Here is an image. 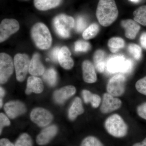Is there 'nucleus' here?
Listing matches in <instances>:
<instances>
[{
    "label": "nucleus",
    "instance_id": "c85d7f7f",
    "mask_svg": "<svg viewBox=\"0 0 146 146\" xmlns=\"http://www.w3.org/2000/svg\"><path fill=\"white\" fill-rule=\"evenodd\" d=\"M14 146H33L31 137L27 133H23L16 141Z\"/></svg>",
    "mask_w": 146,
    "mask_h": 146
},
{
    "label": "nucleus",
    "instance_id": "393cba45",
    "mask_svg": "<svg viewBox=\"0 0 146 146\" xmlns=\"http://www.w3.org/2000/svg\"><path fill=\"white\" fill-rule=\"evenodd\" d=\"M134 21L144 26H146V5H143L134 11Z\"/></svg>",
    "mask_w": 146,
    "mask_h": 146
},
{
    "label": "nucleus",
    "instance_id": "20e7f679",
    "mask_svg": "<svg viewBox=\"0 0 146 146\" xmlns=\"http://www.w3.org/2000/svg\"><path fill=\"white\" fill-rule=\"evenodd\" d=\"M74 19L65 14H60L53 19V25L56 32L60 37L67 38L70 37L71 30L74 27Z\"/></svg>",
    "mask_w": 146,
    "mask_h": 146
},
{
    "label": "nucleus",
    "instance_id": "f03ea898",
    "mask_svg": "<svg viewBox=\"0 0 146 146\" xmlns=\"http://www.w3.org/2000/svg\"><path fill=\"white\" fill-rule=\"evenodd\" d=\"M31 35L35 44L40 49L46 50L50 47L52 42L51 35L44 24H35L31 29Z\"/></svg>",
    "mask_w": 146,
    "mask_h": 146
},
{
    "label": "nucleus",
    "instance_id": "f704fd0d",
    "mask_svg": "<svg viewBox=\"0 0 146 146\" xmlns=\"http://www.w3.org/2000/svg\"><path fill=\"white\" fill-rule=\"evenodd\" d=\"M10 124V122L8 118L3 113L0 114V131L1 133L3 127Z\"/></svg>",
    "mask_w": 146,
    "mask_h": 146
},
{
    "label": "nucleus",
    "instance_id": "1a4fd4ad",
    "mask_svg": "<svg viewBox=\"0 0 146 146\" xmlns=\"http://www.w3.org/2000/svg\"><path fill=\"white\" fill-rule=\"evenodd\" d=\"M20 28L19 23L14 19H5L0 25V42H3Z\"/></svg>",
    "mask_w": 146,
    "mask_h": 146
},
{
    "label": "nucleus",
    "instance_id": "72a5a7b5",
    "mask_svg": "<svg viewBox=\"0 0 146 146\" xmlns=\"http://www.w3.org/2000/svg\"><path fill=\"white\" fill-rule=\"evenodd\" d=\"M137 112L139 117L146 120V102L138 106L137 108Z\"/></svg>",
    "mask_w": 146,
    "mask_h": 146
},
{
    "label": "nucleus",
    "instance_id": "58836bf2",
    "mask_svg": "<svg viewBox=\"0 0 146 146\" xmlns=\"http://www.w3.org/2000/svg\"><path fill=\"white\" fill-rule=\"evenodd\" d=\"M132 146H146V138L141 143H136Z\"/></svg>",
    "mask_w": 146,
    "mask_h": 146
},
{
    "label": "nucleus",
    "instance_id": "cd10ccee",
    "mask_svg": "<svg viewBox=\"0 0 146 146\" xmlns=\"http://www.w3.org/2000/svg\"><path fill=\"white\" fill-rule=\"evenodd\" d=\"M127 50L134 59L136 60L141 59L142 51L140 46L135 44H130L128 46Z\"/></svg>",
    "mask_w": 146,
    "mask_h": 146
},
{
    "label": "nucleus",
    "instance_id": "b1692460",
    "mask_svg": "<svg viewBox=\"0 0 146 146\" xmlns=\"http://www.w3.org/2000/svg\"><path fill=\"white\" fill-rule=\"evenodd\" d=\"M124 40L119 37H114L109 39L108 46L111 52L113 53L117 52L124 47Z\"/></svg>",
    "mask_w": 146,
    "mask_h": 146
},
{
    "label": "nucleus",
    "instance_id": "7c9ffc66",
    "mask_svg": "<svg viewBox=\"0 0 146 146\" xmlns=\"http://www.w3.org/2000/svg\"><path fill=\"white\" fill-rule=\"evenodd\" d=\"M81 146H104L102 142L94 136H90L84 138Z\"/></svg>",
    "mask_w": 146,
    "mask_h": 146
},
{
    "label": "nucleus",
    "instance_id": "a19ab883",
    "mask_svg": "<svg viewBox=\"0 0 146 146\" xmlns=\"http://www.w3.org/2000/svg\"><path fill=\"white\" fill-rule=\"evenodd\" d=\"M139 1V0H130V1H131V2L134 3L138 2Z\"/></svg>",
    "mask_w": 146,
    "mask_h": 146
},
{
    "label": "nucleus",
    "instance_id": "473e14b6",
    "mask_svg": "<svg viewBox=\"0 0 146 146\" xmlns=\"http://www.w3.org/2000/svg\"><path fill=\"white\" fill-rule=\"evenodd\" d=\"M135 86L138 92L146 96V76L138 80Z\"/></svg>",
    "mask_w": 146,
    "mask_h": 146
},
{
    "label": "nucleus",
    "instance_id": "a211bd4d",
    "mask_svg": "<svg viewBox=\"0 0 146 146\" xmlns=\"http://www.w3.org/2000/svg\"><path fill=\"white\" fill-rule=\"evenodd\" d=\"M71 55L70 52L68 47L63 46L60 48L58 61L61 67L66 70H70L74 66V62Z\"/></svg>",
    "mask_w": 146,
    "mask_h": 146
},
{
    "label": "nucleus",
    "instance_id": "c756f323",
    "mask_svg": "<svg viewBox=\"0 0 146 146\" xmlns=\"http://www.w3.org/2000/svg\"><path fill=\"white\" fill-rule=\"evenodd\" d=\"M90 49V44L86 41L79 40L75 43L74 50L76 52H86Z\"/></svg>",
    "mask_w": 146,
    "mask_h": 146
},
{
    "label": "nucleus",
    "instance_id": "bb28decb",
    "mask_svg": "<svg viewBox=\"0 0 146 146\" xmlns=\"http://www.w3.org/2000/svg\"><path fill=\"white\" fill-rule=\"evenodd\" d=\"M99 31V27L98 24H91L84 31L82 36L84 39L86 40L92 39L96 36Z\"/></svg>",
    "mask_w": 146,
    "mask_h": 146
},
{
    "label": "nucleus",
    "instance_id": "39448f33",
    "mask_svg": "<svg viewBox=\"0 0 146 146\" xmlns=\"http://www.w3.org/2000/svg\"><path fill=\"white\" fill-rule=\"evenodd\" d=\"M133 63L123 56H116L110 58L106 63V68L110 73L128 74L132 70Z\"/></svg>",
    "mask_w": 146,
    "mask_h": 146
},
{
    "label": "nucleus",
    "instance_id": "423d86ee",
    "mask_svg": "<svg viewBox=\"0 0 146 146\" xmlns=\"http://www.w3.org/2000/svg\"><path fill=\"white\" fill-rule=\"evenodd\" d=\"M125 77L122 74L113 76L108 82V93L115 97L122 96L125 91Z\"/></svg>",
    "mask_w": 146,
    "mask_h": 146
},
{
    "label": "nucleus",
    "instance_id": "4c0bfd02",
    "mask_svg": "<svg viewBox=\"0 0 146 146\" xmlns=\"http://www.w3.org/2000/svg\"><path fill=\"white\" fill-rule=\"evenodd\" d=\"M0 146H14L8 139L6 138H2L0 141Z\"/></svg>",
    "mask_w": 146,
    "mask_h": 146
},
{
    "label": "nucleus",
    "instance_id": "c9c22d12",
    "mask_svg": "<svg viewBox=\"0 0 146 146\" xmlns=\"http://www.w3.org/2000/svg\"><path fill=\"white\" fill-rule=\"evenodd\" d=\"M60 48L58 47H56L53 49L50 54V57L51 59L54 61L57 62L58 61V55L60 52Z\"/></svg>",
    "mask_w": 146,
    "mask_h": 146
},
{
    "label": "nucleus",
    "instance_id": "f3484780",
    "mask_svg": "<svg viewBox=\"0 0 146 146\" xmlns=\"http://www.w3.org/2000/svg\"><path fill=\"white\" fill-rule=\"evenodd\" d=\"M29 72L33 76H39L44 73V68L40 60V55L38 53L33 55L30 63Z\"/></svg>",
    "mask_w": 146,
    "mask_h": 146
},
{
    "label": "nucleus",
    "instance_id": "ea45409f",
    "mask_svg": "<svg viewBox=\"0 0 146 146\" xmlns=\"http://www.w3.org/2000/svg\"><path fill=\"white\" fill-rule=\"evenodd\" d=\"M0 94H1V97H3L5 95V91L2 87H1L0 89Z\"/></svg>",
    "mask_w": 146,
    "mask_h": 146
},
{
    "label": "nucleus",
    "instance_id": "0eeeda50",
    "mask_svg": "<svg viewBox=\"0 0 146 146\" xmlns=\"http://www.w3.org/2000/svg\"><path fill=\"white\" fill-rule=\"evenodd\" d=\"M13 62L16 78L18 81L23 82L29 70L30 60L29 56L25 54H18L14 56Z\"/></svg>",
    "mask_w": 146,
    "mask_h": 146
},
{
    "label": "nucleus",
    "instance_id": "f257e3e1",
    "mask_svg": "<svg viewBox=\"0 0 146 146\" xmlns=\"http://www.w3.org/2000/svg\"><path fill=\"white\" fill-rule=\"evenodd\" d=\"M96 17L102 26H109L114 23L119 15L115 0H100L96 9Z\"/></svg>",
    "mask_w": 146,
    "mask_h": 146
},
{
    "label": "nucleus",
    "instance_id": "dca6fc26",
    "mask_svg": "<svg viewBox=\"0 0 146 146\" xmlns=\"http://www.w3.org/2000/svg\"><path fill=\"white\" fill-rule=\"evenodd\" d=\"M76 89L74 86L69 85L55 91L54 98L55 101L58 104H62L69 98L74 95Z\"/></svg>",
    "mask_w": 146,
    "mask_h": 146
},
{
    "label": "nucleus",
    "instance_id": "412c9836",
    "mask_svg": "<svg viewBox=\"0 0 146 146\" xmlns=\"http://www.w3.org/2000/svg\"><path fill=\"white\" fill-rule=\"evenodd\" d=\"M84 112L81 99L76 97L74 100L69 110V117L71 120H74L78 115Z\"/></svg>",
    "mask_w": 146,
    "mask_h": 146
},
{
    "label": "nucleus",
    "instance_id": "9d476101",
    "mask_svg": "<svg viewBox=\"0 0 146 146\" xmlns=\"http://www.w3.org/2000/svg\"><path fill=\"white\" fill-rule=\"evenodd\" d=\"M30 116L32 121L40 127L48 125L53 119L52 115L48 111L40 108L33 109Z\"/></svg>",
    "mask_w": 146,
    "mask_h": 146
},
{
    "label": "nucleus",
    "instance_id": "79ce46f5",
    "mask_svg": "<svg viewBox=\"0 0 146 146\" xmlns=\"http://www.w3.org/2000/svg\"><path fill=\"white\" fill-rule=\"evenodd\" d=\"M2 106V100L1 98V107Z\"/></svg>",
    "mask_w": 146,
    "mask_h": 146
},
{
    "label": "nucleus",
    "instance_id": "9b49d317",
    "mask_svg": "<svg viewBox=\"0 0 146 146\" xmlns=\"http://www.w3.org/2000/svg\"><path fill=\"white\" fill-rule=\"evenodd\" d=\"M121 105V100L108 93H105L103 96L102 102L100 110L102 113L107 114L119 109Z\"/></svg>",
    "mask_w": 146,
    "mask_h": 146
},
{
    "label": "nucleus",
    "instance_id": "ddd939ff",
    "mask_svg": "<svg viewBox=\"0 0 146 146\" xmlns=\"http://www.w3.org/2000/svg\"><path fill=\"white\" fill-rule=\"evenodd\" d=\"M57 131V127L55 125L45 128L36 137V143L40 145H46L56 136Z\"/></svg>",
    "mask_w": 146,
    "mask_h": 146
},
{
    "label": "nucleus",
    "instance_id": "4468645a",
    "mask_svg": "<svg viewBox=\"0 0 146 146\" xmlns=\"http://www.w3.org/2000/svg\"><path fill=\"white\" fill-rule=\"evenodd\" d=\"M121 25L125 30L126 37L130 39H135L141 29L138 23L131 19L123 20Z\"/></svg>",
    "mask_w": 146,
    "mask_h": 146
},
{
    "label": "nucleus",
    "instance_id": "a878e982",
    "mask_svg": "<svg viewBox=\"0 0 146 146\" xmlns=\"http://www.w3.org/2000/svg\"><path fill=\"white\" fill-rule=\"evenodd\" d=\"M43 78L50 86H54L57 81L56 72L53 68L48 69L43 74Z\"/></svg>",
    "mask_w": 146,
    "mask_h": 146
},
{
    "label": "nucleus",
    "instance_id": "2eb2a0df",
    "mask_svg": "<svg viewBox=\"0 0 146 146\" xmlns=\"http://www.w3.org/2000/svg\"><path fill=\"white\" fill-rule=\"evenodd\" d=\"M82 74L84 80L88 83H93L97 81V77L95 67L88 60L83 61L82 64Z\"/></svg>",
    "mask_w": 146,
    "mask_h": 146
},
{
    "label": "nucleus",
    "instance_id": "e433bc0d",
    "mask_svg": "<svg viewBox=\"0 0 146 146\" xmlns=\"http://www.w3.org/2000/svg\"><path fill=\"white\" fill-rule=\"evenodd\" d=\"M140 43L141 46L145 49L146 50V32H144L141 34L140 37Z\"/></svg>",
    "mask_w": 146,
    "mask_h": 146
},
{
    "label": "nucleus",
    "instance_id": "6ab92c4d",
    "mask_svg": "<svg viewBox=\"0 0 146 146\" xmlns=\"http://www.w3.org/2000/svg\"><path fill=\"white\" fill-rule=\"evenodd\" d=\"M44 90V85L42 80L35 76L29 78L27 82V89L25 92L27 94L31 93L39 94Z\"/></svg>",
    "mask_w": 146,
    "mask_h": 146
},
{
    "label": "nucleus",
    "instance_id": "2f4dec72",
    "mask_svg": "<svg viewBox=\"0 0 146 146\" xmlns=\"http://www.w3.org/2000/svg\"><path fill=\"white\" fill-rule=\"evenodd\" d=\"M87 23L86 19L82 16H78L75 23V29L76 31L81 33L84 31L87 26Z\"/></svg>",
    "mask_w": 146,
    "mask_h": 146
},
{
    "label": "nucleus",
    "instance_id": "5701e85b",
    "mask_svg": "<svg viewBox=\"0 0 146 146\" xmlns=\"http://www.w3.org/2000/svg\"><path fill=\"white\" fill-rule=\"evenodd\" d=\"M82 94L85 103H90L92 107L94 108H97L99 106L101 102V98L98 95L92 94L90 91L87 90H83Z\"/></svg>",
    "mask_w": 146,
    "mask_h": 146
},
{
    "label": "nucleus",
    "instance_id": "7ed1b4c3",
    "mask_svg": "<svg viewBox=\"0 0 146 146\" xmlns=\"http://www.w3.org/2000/svg\"><path fill=\"white\" fill-rule=\"evenodd\" d=\"M104 125L107 132L114 137L122 138L127 134V125L118 114H114L108 117L105 122Z\"/></svg>",
    "mask_w": 146,
    "mask_h": 146
},
{
    "label": "nucleus",
    "instance_id": "6e6552de",
    "mask_svg": "<svg viewBox=\"0 0 146 146\" xmlns=\"http://www.w3.org/2000/svg\"><path fill=\"white\" fill-rule=\"evenodd\" d=\"M14 62L12 58L7 54H0V82L5 83L12 75L14 69Z\"/></svg>",
    "mask_w": 146,
    "mask_h": 146
},
{
    "label": "nucleus",
    "instance_id": "f8f14e48",
    "mask_svg": "<svg viewBox=\"0 0 146 146\" xmlns=\"http://www.w3.org/2000/svg\"><path fill=\"white\" fill-rule=\"evenodd\" d=\"M4 109L7 115L11 119L16 117L26 111L25 105L19 101L9 102L5 105Z\"/></svg>",
    "mask_w": 146,
    "mask_h": 146
},
{
    "label": "nucleus",
    "instance_id": "aec40b11",
    "mask_svg": "<svg viewBox=\"0 0 146 146\" xmlns=\"http://www.w3.org/2000/svg\"><path fill=\"white\" fill-rule=\"evenodd\" d=\"M106 53L102 50H98L94 53V61L95 67L100 73H103L106 68Z\"/></svg>",
    "mask_w": 146,
    "mask_h": 146
},
{
    "label": "nucleus",
    "instance_id": "4be33fe9",
    "mask_svg": "<svg viewBox=\"0 0 146 146\" xmlns=\"http://www.w3.org/2000/svg\"><path fill=\"white\" fill-rule=\"evenodd\" d=\"M62 0H34L35 7L40 11H46L60 5Z\"/></svg>",
    "mask_w": 146,
    "mask_h": 146
}]
</instances>
